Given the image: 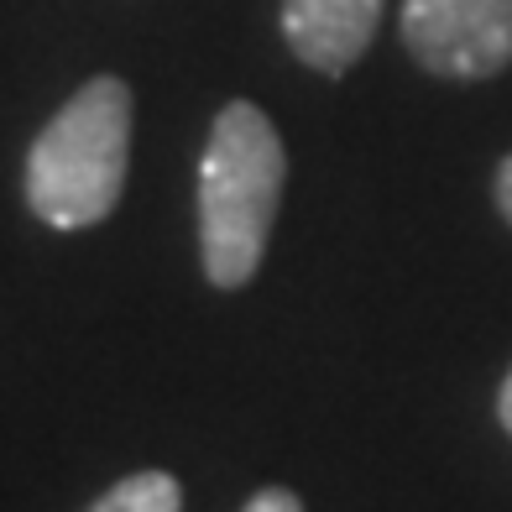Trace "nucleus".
I'll return each instance as SVG.
<instances>
[{
    "instance_id": "f257e3e1",
    "label": "nucleus",
    "mask_w": 512,
    "mask_h": 512,
    "mask_svg": "<svg viewBox=\"0 0 512 512\" xmlns=\"http://www.w3.org/2000/svg\"><path fill=\"white\" fill-rule=\"evenodd\" d=\"M288 183V147L272 115L230 100L199 157V251L215 288H246L267 256L277 204Z\"/></svg>"
},
{
    "instance_id": "f03ea898",
    "label": "nucleus",
    "mask_w": 512,
    "mask_h": 512,
    "mask_svg": "<svg viewBox=\"0 0 512 512\" xmlns=\"http://www.w3.org/2000/svg\"><path fill=\"white\" fill-rule=\"evenodd\" d=\"M131 84L95 74L63 100L27 152V209L53 230L100 225L126 194L131 168Z\"/></svg>"
},
{
    "instance_id": "7ed1b4c3",
    "label": "nucleus",
    "mask_w": 512,
    "mask_h": 512,
    "mask_svg": "<svg viewBox=\"0 0 512 512\" xmlns=\"http://www.w3.org/2000/svg\"><path fill=\"white\" fill-rule=\"evenodd\" d=\"M408 58L434 79H492L512 63V0H403Z\"/></svg>"
},
{
    "instance_id": "20e7f679",
    "label": "nucleus",
    "mask_w": 512,
    "mask_h": 512,
    "mask_svg": "<svg viewBox=\"0 0 512 512\" xmlns=\"http://www.w3.org/2000/svg\"><path fill=\"white\" fill-rule=\"evenodd\" d=\"M382 27V0H283V37L314 74L345 79Z\"/></svg>"
},
{
    "instance_id": "39448f33",
    "label": "nucleus",
    "mask_w": 512,
    "mask_h": 512,
    "mask_svg": "<svg viewBox=\"0 0 512 512\" xmlns=\"http://www.w3.org/2000/svg\"><path fill=\"white\" fill-rule=\"evenodd\" d=\"M84 512H183V486L168 471H131Z\"/></svg>"
},
{
    "instance_id": "423d86ee",
    "label": "nucleus",
    "mask_w": 512,
    "mask_h": 512,
    "mask_svg": "<svg viewBox=\"0 0 512 512\" xmlns=\"http://www.w3.org/2000/svg\"><path fill=\"white\" fill-rule=\"evenodd\" d=\"M241 512H304V497L288 492V486H262Z\"/></svg>"
},
{
    "instance_id": "0eeeda50",
    "label": "nucleus",
    "mask_w": 512,
    "mask_h": 512,
    "mask_svg": "<svg viewBox=\"0 0 512 512\" xmlns=\"http://www.w3.org/2000/svg\"><path fill=\"white\" fill-rule=\"evenodd\" d=\"M492 194H497V209H502V220L512 225V152L497 162V183H492Z\"/></svg>"
},
{
    "instance_id": "6e6552de",
    "label": "nucleus",
    "mask_w": 512,
    "mask_h": 512,
    "mask_svg": "<svg viewBox=\"0 0 512 512\" xmlns=\"http://www.w3.org/2000/svg\"><path fill=\"white\" fill-rule=\"evenodd\" d=\"M497 418H502V429L512 434V371L502 377V392H497Z\"/></svg>"
}]
</instances>
